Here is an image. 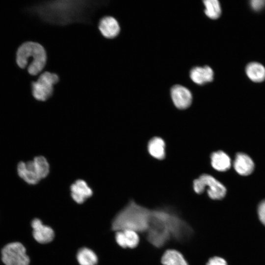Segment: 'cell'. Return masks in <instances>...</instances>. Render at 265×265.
Instances as JSON below:
<instances>
[{"label": "cell", "instance_id": "1", "mask_svg": "<svg viewBox=\"0 0 265 265\" xmlns=\"http://www.w3.org/2000/svg\"><path fill=\"white\" fill-rule=\"evenodd\" d=\"M55 0L41 2L32 10L45 23L66 26L75 23L88 24L97 8L106 1Z\"/></svg>", "mask_w": 265, "mask_h": 265}, {"label": "cell", "instance_id": "2", "mask_svg": "<svg viewBox=\"0 0 265 265\" xmlns=\"http://www.w3.org/2000/svg\"><path fill=\"white\" fill-rule=\"evenodd\" d=\"M149 214V208L131 200L113 218L111 229L115 232L130 229L142 234L147 229Z\"/></svg>", "mask_w": 265, "mask_h": 265}, {"label": "cell", "instance_id": "3", "mask_svg": "<svg viewBox=\"0 0 265 265\" xmlns=\"http://www.w3.org/2000/svg\"><path fill=\"white\" fill-rule=\"evenodd\" d=\"M47 60L46 51L41 44L33 41L23 43L16 53V63L18 66L28 73L36 76L45 67Z\"/></svg>", "mask_w": 265, "mask_h": 265}, {"label": "cell", "instance_id": "4", "mask_svg": "<svg viewBox=\"0 0 265 265\" xmlns=\"http://www.w3.org/2000/svg\"><path fill=\"white\" fill-rule=\"evenodd\" d=\"M192 186L194 191L198 195L203 193L207 189L208 196L213 200H221L226 194L224 186L208 174H203L195 179Z\"/></svg>", "mask_w": 265, "mask_h": 265}, {"label": "cell", "instance_id": "5", "mask_svg": "<svg viewBox=\"0 0 265 265\" xmlns=\"http://www.w3.org/2000/svg\"><path fill=\"white\" fill-rule=\"evenodd\" d=\"M59 81L58 75L53 72L45 71L37 80L31 82V91L33 97L37 101L44 102L53 95L54 86Z\"/></svg>", "mask_w": 265, "mask_h": 265}, {"label": "cell", "instance_id": "6", "mask_svg": "<svg viewBox=\"0 0 265 265\" xmlns=\"http://www.w3.org/2000/svg\"><path fill=\"white\" fill-rule=\"evenodd\" d=\"M17 171L19 176L29 185H36L48 176L45 164L36 157L32 160L19 162Z\"/></svg>", "mask_w": 265, "mask_h": 265}, {"label": "cell", "instance_id": "7", "mask_svg": "<svg viewBox=\"0 0 265 265\" xmlns=\"http://www.w3.org/2000/svg\"><path fill=\"white\" fill-rule=\"evenodd\" d=\"M1 258L5 265H28L29 263L25 246L18 242L6 244L2 249Z\"/></svg>", "mask_w": 265, "mask_h": 265}, {"label": "cell", "instance_id": "8", "mask_svg": "<svg viewBox=\"0 0 265 265\" xmlns=\"http://www.w3.org/2000/svg\"><path fill=\"white\" fill-rule=\"evenodd\" d=\"M171 96L174 105L180 109L187 108L192 103L191 92L186 88L180 85H176L172 87Z\"/></svg>", "mask_w": 265, "mask_h": 265}, {"label": "cell", "instance_id": "9", "mask_svg": "<svg viewBox=\"0 0 265 265\" xmlns=\"http://www.w3.org/2000/svg\"><path fill=\"white\" fill-rule=\"evenodd\" d=\"M115 239L118 245L123 249H133L140 241L138 233L130 229L115 232Z\"/></svg>", "mask_w": 265, "mask_h": 265}, {"label": "cell", "instance_id": "10", "mask_svg": "<svg viewBox=\"0 0 265 265\" xmlns=\"http://www.w3.org/2000/svg\"><path fill=\"white\" fill-rule=\"evenodd\" d=\"M70 191L72 199L78 204L84 203L93 194L92 188L82 179L77 180L71 185Z\"/></svg>", "mask_w": 265, "mask_h": 265}, {"label": "cell", "instance_id": "11", "mask_svg": "<svg viewBox=\"0 0 265 265\" xmlns=\"http://www.w3.org/2000/svg\"><path fill=\"white\" fill-rule=\"evenodd\" d=\"M98 28L103 36L110 39L116 37L120 31L117 21L110 16L102 17L99 21Z\"/></svg>", "mask_w": 265, "mask_h": 265}, {"label": "cell", "instance_id": "12", "mask_svg": "<svg viewBox=\"0 0 265 265\" xmlns=\"http://www.w3.org/2000/svg\"><path fill=\"white\" fill-rule=\"evenodd\" d=\"M33 229V236L39 243H47L54 238L53 230L49 226L45 225L38 218L34 219L31 222Z\"/></svg>", "mask_w": 265, "mask_h": 265}, {"label": "cell", "instance_id": "13", "mask_svg": "<svg viewBox=\"0 0 265 265\" xmlns=\"http://www.w3.org/2000/svg\"><path fill=\"white\" fill-rule=\"evenodd\" d=\"M234 167L238 173L241 175L246 176L253 172L254 164L252 159L247 155L239 153L236 156Z\"/></svg>", "mask_w": 265, "mask_h": 265}, {"label": "cell", "instance_id": "14", "mask_svg": "<svg viewBox=\"0 0 265 265\" xmlns=\"http://www.w3.org/2000/svg\"><path fill=\"white\" fill-rule=\"evenodd\" d=\"M213 70L208 66L194 67L190 72L191 80L200 85L212 81L213 79Z\"/></svg>", "mask_w": 265, "mask_h": 265}, {"label": "cell", "instance_id": "15", "mask_svg": "<svg viewBox=\"0 0 265 265\" xmlns=\"http://www.w3.org/2000/svg\"><path fill=\"white\" fill-rule=\"evenodd\" d=\"M148 151L153 158L162 160L165 157V143L163 139L159 137L152 138L148 143Z\"/></svg>", "mask_w": 265, "mask_h": 265}, {"label": "cell", "instance_id": "16", "mask_svg": "<svg viewBox=\"0 0 265 265\" xmlns=\"http://www.w3.org/2000/svg\"><path fill=\"white\" fill-rule=\"evenodd\" d=\"M211 162L212 167L218 171H225L231 166V159L222 151L213 152L211 155Z\"/></svg>", "mask_w": 265, "mask_h": 265}, {"label": "cell", "instance_id": "17", "mask_svg": "<svg viewBox=\"0 0 265 265\" xmlns=\"http://www.w3.org/2000/svg\"><path fill=\"white\" fill-rule=\"evenodd\" d=\"M245 73L248 78L255 82H261L265 80V67L261 63L252 62L245 68Z\"/></svg>", "mask_w": 265, "mask_h": 265}, {"label": "cell", "instance_id": "18", "mask_svg": "<svg viewBox=\"0 0 265 265\" xmlns=\"http://www.w3.org/2000/svg\"><path fill=\"white\" fill-rule=\"evenodd\" d=\"M162 265H188L182 254L173 249H167L161 258Z\"/></svg>", "mask_w": 265, "mask_h": 265}, {"label": "cell", "instance_id": "19", "mask_svg": "<svg viewBox=\"0 0 265 265\" xmlns=\"http://www.w3.org/2000/svg\"><path fill=\"white\" fill-rule=\"evenodd\" d=\"M77 260L80 265H96L98 258L91 249L83 247L80 249L77 255Z\"/></svg>", "mask_w": 265, "mask_h": 265}, {"label": "cell", "instance_id": "20", "mask_svg": "<svg viewBox=\"0 0 265 265\" xmlns=\"http://www.w3.org/2000/svg\"><path fill=\"white\" fill-rule=\"evenodd\" d=\"M205 6L206 15L212 19L218 18L221 14L220 3L217 0H205L203 1Z\"/></svg>", "mask_w": 265, "mask_h": 265}, {"label": "cell", "instance_id": "21", "mask_svg": "<svg viewBox=\"0 0 265 265\" xmlns=\"http://www.w3.org/2000/svg\"><path fill=\"white\" fill-rule=\"evenodd\" d=\"M206 265H228V264L223 258L215 256L210 258Z\"/></svg>", "mask_w": 265, "mask_h": 265}, {"label": "cell", "instance_id": "22", "mask_svg": "<svg viewBox=\"0 0 265 265\" xmlns=\"http://www.w3.org/2000/svg\"><path fill=\"white\" fill-rule=\"evenodd\" d=\"M258 214L260 221L265 226V200L259 204L258 207Z\"/></svg>", "mask_w": 265, "mask_h": 265}, {"label": "cell", "instance_id": "23", "mask_svg": "<svg viewBox=\"0 0 265 265\" xmlns=\"http://www.w3.org/2000/svg\"><path fill=\"white\" fill-rule=\"evenodd\" d=\"M251 8L255 11H259L265 6L264 0H252L250 1Z\"/></svg>", "mask_w": 265, "mask_h": 265}]
</instances>
